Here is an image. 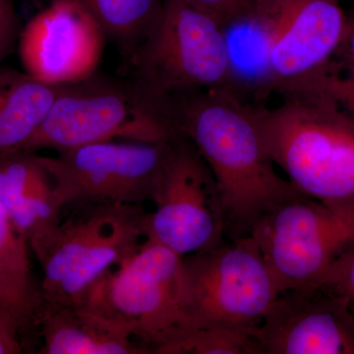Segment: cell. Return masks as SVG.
I'll list each match as a JSON object with an SVG mask.
<instances>
[{
	"label": "cell",
	"instance_id": "1",
	"mask_svg": "<svg viewBox=\"0 0 354 354\" xmlns=\"http://www.w3.org/2000/svg\"><path fill=\"white\" fill-rule=\"evenodd\" d=\"M167 106L176 131L194 144L215 177L225 241L249 236L272 209L305 197L277 172L241 91H200Z\"/></svg>",
	"mask_w": 354,
	"mask_h": 354
},
{
	"label": "cell",
	"instance_id": "2",
	"mask_svg": "<svg viewBox=\"0 0 354 354\" xmlns=\"http://www.w3.org/2000/svg\"><path fill=\"white\" fill-rule=\"evenodd\" d=\"M251 104L266 152L304 196L332 209L354 207V113L327 93L281 95Z\"/></svg>",
	"mask_w": 354,
	"mask_h": 354
},
{
	"label": "cell",
	"instance_id": "3",
	"mask_svg": "<svg viewBox=\"0 0 354 354\" xmlns=\"http://www.w3.org/2000/svg\"><path fill=\"white\" fill-rule=\"evenodd\" d=\"M75 306L127 335L148 354H160L193 329L183 257L149 239L102 274Z\"/></svg>",
	"mask_w": 354,
	"mask_h": 354
},
{
	"label": "cell",
	"instance_id": "4",
	"mask_svg": "<svg viewBox=\"0 0 354 354\" xmlns=\"http://www.w3.org/2000/svg\"><path fill=\"white\" fill-rule=\"evenodd\" d=\"M127 66L128 76L164 108L200 91L243 93L225 28L186 0H165L158 22Z\"/></svg>",
	"mask_w": 354,
	"mask_h": 354
},
{
	"label": "cell",
	"instance_id": "5",
	"mask_svg": "<svg viewBox=\"0 0 354 354\" xmlns=\"http://www.w3.org/2000/svg\"><path fill=\"white\" fill-rule=\"evenodd\" d=\"M167 111L135 83L97 71L58 86L41 127L21 152H57L95 142H164L176 136Z\"/></svg>",
	"mask_w": 354,
	"mask_h": 354
},
{
	"label": "cell",
	"instance_id": "6",
	"mask_svg": "<svg viewBox=\"0 0 354 354\" xmlns=\"http://www.w3.org/2000/svg\"><path fill=\"white\" fill-rule=\"evenodd\" d=\"M344 0H254L250 15L264 44L262 87L279 95L325 87L346 38Z\"/></svg>",
	"mask_w": 354,
	"mask_h": 354
},
{
	"label": "cell",
	"instance_id": "7",
	"mask_svg": "<svg viewBox=\"0 0 354 354\" xmlns=\"http://www.w3.org/2000/svg\"><path fill=\"white\" fill-rule=\"evenodd\" d=\"M188 318L193 329L258 332L279 292L251 235L183 257Z\"/></svg>",
	"mask_w": 354,
	"mask_h": 354
},
{
	"label": "cell",
	"instance_id": "8",
	"mask_svg": "<svg viewBox=\"0 0 354 354\" xmlns=\"http://www.w3.org/2000/svg\"><path fill=\"white\" fill-rule=\"evenodd\" d=\"M251 236L279 295L322 288L335 266L354 251V207L332 209L298 198L263 216Z\"/></svg>",
	"mask_w": 354,
	"mask_h": 354
},
{
	"label": "cell",
	"instance_id": "9",
	"mask_svg": "<svg viewBox=\"0 0 354 354\" xmlns=\"http://www.w3.org/2000/svg\"><path fill=\"white\" fill-rule=\"evenodd\" d=\"M171 139L95 142L57 152L55 157L38 158L64 208L91 204L142 206L155 200Z\"/></svg>",
	"mask_w": 354,
	"mask_h": 354
},
{
	"label": "cell",
	"instance_id": "10",
	"mask_svg": "<svg viewBox=\"0 0 354 354\" xmlns=\"http://www.w3.org/2000/svg\"><path fill=\"white\" fill-rule=\"evenodd\" d=\"M153 203L155 209L147 214L146 239L181 257L225 241L215 177L194 144L183 134L171 139Z\"/></svg>",
	"mask_w": 354,
	"mask_h": 354
},
{
	"label": "cell",
	"instance_id": "11",
	"mask_svg": "<svg viewBox=\"0 0 354 354\" xmlns=\"http://www.w3.org/2000/svg\"><path fill=\"white\" fill-rule=\"evenodd\" d=\"M108 39L76 0H50L21 30L24 71L53 86L78 82L97 71Z\"/></svg>",
	"mask_w": 354,
	"mask_h": 354
},
{
	"label": "cell",
	"instance_id": "12",
	"mask_svg": "<svg viewBox=\"0 0 354 354\" xmlns=\"http://www.w3.org/2000/svg\"><path fill=\"white\" fill-rule=\"evenodd\" d=\"M263 354H354V312L322 288L281 293L258 330Z\"/></svg>",
	"mask_w": 354,
	"mask_h": 354
},
{
	"label": "cell",
	"instance_id": "13",
	"mask_svg": "<svg viewBox=\"0 0 354 354\" xmlns=\"http://www.w3.org/2000/svg\"><path fill=\"white\" fill-rule=\"evenodd\" d=\"M0 201L27 242L57 227L64 209L38 153L18 152L0 158Z\"/></svg>",
	"mask_w": 354,
	"mask_h": 354
},
{
	"label": "cell",
	"instance_id": "14",
	"mask_svg": "<svg viewBox=\"0 0 354 354\" xmlns=\"http://www.w3.org/2000/svg\"><path fill=\"white\" fill-rule=\"evenodd\" d=\"M41 354H148L87 310L44 299L37 321Z\"/></svg>",
	"mask_w": 354,
	"mask_h": 354
},
{
	"label": "cell",
	"instance_id": "15",
	"mask_svg": "<svg viewBox=\"0 0 354 354\" xmlns=\"http://www.w3.org/2000/svg\"><path fill=\"white\" fill-rule=\"evenodd\" d=\"M83 206V205H82ZM86 213L59 223L29 242V247L43 270L41 288L44 299L57 290L88 248L113 223L124 205H85Z\"/></svg>",
	"mask_w": 354,
	"mask_h": 354
},
{
	"label": "cell",
	"instance_id": "16",
	"mask_svg": "<svg viewBox=\"0 0 354 354\" xmlns=\"http://www.w3.org/2000/svg\"><path fill=\"white\" fill-rule=\"evenodd\" d=\"M147 214L142 206L121 207L108 230L88 249L53 295L44 300L73 306L80 304L93 283L128 257L146 239Z\"/></svg>",
	"mask_w": 354,
	"mask_h": 354
},
{
	"label": "cell",
	"instance_id": "17",
	"mask_svg": "<svg viewBox=\"0 0 354 354\" xmlns=\"http://www.w3.org/2000/svg\"><path fill=\"white\" fill-rule=\"evenodd\" d=\"M58 86L0 64V158L21 152L50 111Z\"/></svg>",
	"mask_w": 354,
	"mask_h": 354
},
{
	"label": "cell",
	"instance_id": "18",
	"mask_svg": "<svg viewBox=\"0 0 354 354\" xmlns=\"http://www.w3.org/2000/svg\"><path fill=\"white\" fill-rule=\"evenodd\" d=\"M101 26L127 65L160 18L165 0H76Z\"/></svg>",
	"mask_w": 354,
	"mask_h": 354
},
{
	"label": "cell",
	"instance_id": "19",
	"mask_svg": "<svg viewBox=\"0 0 354 354\" xmlns=\"http://www.w3.org/2000/svg\"><path fill=\"white\" fill-rule=\"evenodd\" d=\"M160 354H263L258 332L196 328L165 346Z\"/></svg>",
	"mask_w": 354,
	"mask_h": 354
},
{
	"label": "cell",
	"instance_id": "20",
	"mask_svg": "<svg viewBox=\"0 0 354 354\" xmlns=\"http://www.w3.org/2000/svg\"><path fill=\"white\" fill-rule=\"evenodd\" d=\"M43 302L41 288L0 262V312L10 316L25 332L37 326Z\"/></svg>",
	"mask_w": 354,
	"mask_h": 354
},
{
	"label": "cell",
	"instance_id": "21",
	"mask_svg": "<svg viewBox=\"0 0 354 354\" xmlns=\"http://www.w3.org/2000/svg\"><path fill=\"white\" fill-rule=\"evenodd\" d=\"M29 243L14 227L10 216L0 201V262L26 281H32Z\"/></svg>",
	"mask_w": 354,
	"mask_h": 354
},
{
	"label": "cell",
	"instance_id": "22",
	"mask_svg": "<svg viewBox=\"0 0 354 354\" xmlns=\"http://www.w3.org/2000/svg\"><path fill=\"white\" fill-rule=\"evenodd\" d=\"M348 12V28L346 38L335 55L344 58L346 73H339L335 90L337 100L342 106L354 113V6Z\"/></svg>",
	"mask_w": 354,
	"mask_h": 354
},
{
	"label": "cell",
	"instance_id": "23",
	"mask_svg": "<svg viewBox=\"0 0 354 354\" xmlns=\"http://www.w3.org/2000/svg\"><path fill=\"white\" fill-rule=\"evenodd\" d=\"M208 13L223 28L239 24L248 18L254 0H186Z\"/></svg>",
	"mask_w": 354,
	"mask_h": 354
},
{
	"label": "cell",
	"instance_id": "24",
	"mask_svg": "<svg viewBox=\"0 0 354 354\" xmlns=\"http://www.w3.org/2000/svg\"><path fill=\"white\" fill-rule=\"evenodd\" d=\"M20 26L12 0H0V62L19 41Z\"/></svg>",
	"mask_w": 354,
	"mask_h": 354
},
{
	"label": "cell",
	"instance_id": "25",
	"mask_svg": "<svg viewBox=\"0 0 354 354\" xmlns=\"http://www.w3.org/2000/svg\"><path fill=\"white\" fill-rule=\"evenodd\" d=\"M324 286L348 298L354 312V251L335 266Z\"/></svg>",
	"mask_w": 354,
	"mask_h": 354
},
{
	"label": "cell",
	"instance_id": "26",
	"mask_svg": "<svg viewBox=\"0 0 354 354\" xmlns=\"http://www.w3.org/2000/svg\"><path fill=\"white\" fill-rule=\"evenodd\" d=\"M22 333L19 325L10 316L0 312V354L22 353Z\"/></svg>",
	"mask_w": 354,
	"mask_h": 354
},
{
	"label": "cell",
	"instance_id": "27",
	"mask_svg": "<svg viewBox=\"0 0 354 354\" xmlns=\"http://www.w3.org/2000/svg\"><path fill=\"white\" fill-rule=\"evenodd\" d=\"M349 1H351V3H353V6H354V0H349Z\"/></svg>",
	"mask_w": 354,
	"mask_h": 354
}]
</instances>
